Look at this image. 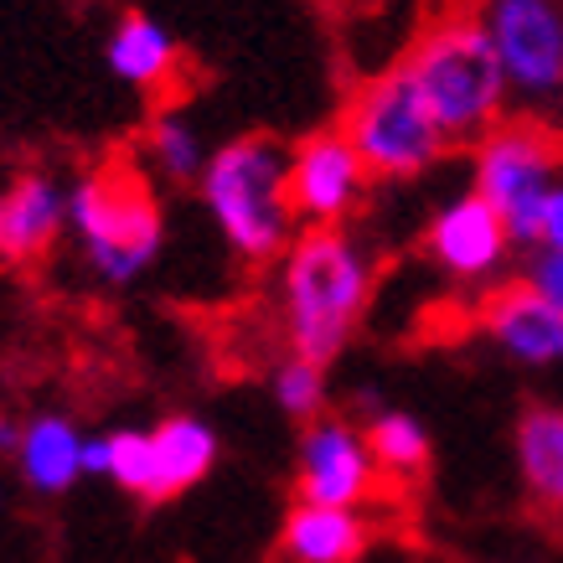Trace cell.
I'll return each instance as SVG.
<instances>
[{
  "mask_svg": "<svg viewBox=\"0 0 563 563\" xmlns=\"http://www.w3.org/2000/svg\"><path fill=\"white\" fill-rule=\"evenodd\" d=\"M336 130L352 140V151L373 181H419L450 155V140L434 130L404 68H388L357 84Z\"/></svg>",
  "mask_w": 563,
  "mask_h": 563,
  "instance_id": "5b68a950",
  "label": "cell"
},
{
  "mask_svg": "<svg viewBox=\"0 0 563 563\" xmlns=\"http://www.w3.org/2000/svg\"><path fill=\"white\" fill-rule=\"evenodd\" d=\"M373 187L342 130H316L290 151V202L300 228H346Z\"/></svg>",
  "mask_w": 563,
  "mask_h": 563,
  "instance_id": "9c48e42d",
  "label": "cell"
},
{
  "mask_svg": "<svg viewBox=\"0 0 563 563\" xmlns=\"http://www.w3.org/2000/svg\"><path fill=\"white\" fill-rule=\"evenodd\" d=\"M218 455H222V440L207 419H197V413H166L151 429V507L176 501L191 486H202L212 476Z\"/></svg>",
  "mask_w": 563,
  "mask_h": 563,
  "instance_id": "4fadbf2b",
  "label": "cell"
},
{
  "mask_svg": "<svg viewBox=\"0 0 563 563\" xmlns=\"http://www.w3.org/2000/svg\"><path fill=\"white\" fill-rule=\"evenodd\" d=\"M207 140L181 109H155L140 135V172L161 187H197L207 172Z\"/></svg>",
  "mask_w": 563,
  "mask_h": 563,
  "instance_id": "ac0fdd59",
  "label": "cell"
},
{
  "mask_svg": "<svg viewBox=\"0 0 563 563\" xmlns=\"http://www.w3.org/2000/svg\"><path fill=\"white\" fill-rule=\"evenodd\" d=\"M16 476L32 496H68L84 481V429L68 413H32L21 419Z\"/></svg>",
  "mask_w": 563,
  "mask_h": 563,
  "instance_id": "5bb4252c",
  "label": "cell"
},
{
  "mask_svg": "<svg viewBox=\"0 0 563 563\" xmlns=\"http://www.w3.org/2000/svg\"><path fill=\"white\" fill-rule=\"evenodd\" d=\"M0 501H5V492H0Z\"/></svg>",
  "mask_w": 563,
  "mask_h": 563,
  "instance_id": "cb8c5ba5",
  "label": "cell"
},
{
  "mask_svg": "<svg viewBox=\"0 0 563 563\" xmlns=\"http://www.w3.org/2000/svg\"><path fill=\"white\" fill-rule=\"evenodd\" d=\"M197 197L243 264L285 258V249L300 239L290 202V145H279L274 135H239L218 145L207 155Z\"/></svg>",
  "mask_w": 563,
  "mask_h": 563,
  "instance_id": "7a4b0ae2",
  "label": "cell"
},
{
  "mask_svg": "<svg viewBox=\"0 0 563 563\" xmlns=\"http://www.w3.org/2000/svg\"><path fill=\"white\" fill-rule=\"evenodd\" d=\"M373 543V532L362 522V512H342V507H310L295 501L279 528V559L285 563H357Z\"/></svg>",
  "mask_w": 563,
  "mask_h": 563,
  "instance_id": "e0dca14e",
  "label": "cell"
},
{
  "mask_svg": "<svg viewBox=\"0 0 563 563\" xmlns=\"http://www.w3.org/2000/svg\"><path fill=\"white\" fill-rule=\"evenodd\" d=\"M383 486L367 434L342 413H321L310 419L295 450V496L310 507H342L362 512V501H373Z\"/></svg>",
  "mask_w": 563,
  "mask_h": 563,
  "instance_id": "ba28073f",
  "label": "cell"
},
{
  "mask_svg": "<svg viewBox=\"0 0 563 563\" xmlns=\"http://www.w3.org/2000/svg\"><path fill=\"white\" fill-rule=\"evenodd\" d=\"M532 249H563V176L553 181L543 202V218H538V243Z\"/></svg>",
  "mask_w": 563,
  "mask_h": 563,
  "instance_id": "7402d4cb",
  "label": "cell"
},
{
  "mask_svg": "<svg viewBox=\"0 0 563 563\" xmlns=\"http://www.w3.org/2000/svg\"><path fill=\"white\" fill-rule=\"evenodd\" d=\"M367 450H373V461L383 476L393 481H413L429 471V429L419 413L409 409H377L367 419Z\"/></svg>",
  "mask_w": 563,
  "mask_h": 563,
  "instance_id": "d6986e66",
  "label": "cell"
},
{
  "mask_svg": "<svg viewBox=\"0 0 563 563\" xmlns=\"http://www.w3.org/2000/svg\"><path fill=\"white\" fill-rule=\"evenodd\" d=\"M476 321L492 336L496 352L522 362V367H553V362H563V306L532 295L522 279L486 295Z\"/></svg>",
  "mask_w": 563,
  "mask_h": 563,
  "instance_id": "8fae6325",
  "label": "cell"
},
{
  "mask_svg": "<svg viewBox=\"0 0 563 563\" xmlns=\"http://www.w3.org/2000/svg\"><path fill=\"white\" fill-rule=\"evenodd\" d=\"M522 285L532 295H543L553 306H563V249H532L522 264Z\"/></svg>",
  "mask_w": 563,
  "mask_h": 563,
  "instance_id": "44dd1931",
  "label": "cell"
},
{
  "mask_svg": "<svg viewBox=\"0 0 563 563\" xmlns=\"http://www.w3.org/2000/svg\"><path fill=\"white\" fill-rule=\"evenodd\" d=\"M476 21L512 99L528 109L563 103V0H481Z\"/></svg>",
  "mask_w": 563,
  "mask_h": 563,
  "instance_id": "52a82bcc",
  "label": "cell"
},
{
  "mask_svg": "<svg viewBox=\"0 0 563 563\" xmlns=\"http://www.w3.org/2000/svg\"><path fill=\"white\" fill-rule=\"evenodd\" d=\"M103 63L135 93H166L181 73V42L166 21L130 11V16L114 21V32L103 42Z\"/></svg>",
  "mask_w": 563,
  "mask_h": 563,
  "instance_id": "9a60e30c",
  "label": "cell"
},
{
  "mask_svg": "<svg viewBox=\"0 0 563 563\" xmlns=\"http://www.w3.org/2000/svg\"><path fill=\"white\" fill-rule=\"evenodd\" d=\"M512 455L532 512H543L548 522H563V404L522 409L512 434Z\"/></svg>",
  "mask_w": 563,
  "mask_h": 563,
  "instance_id": "2e32d148",
  "label": "cell"
},
{
  "mask_svg": "<svg viewBox=\"0 0 563 563\" xmlns=\"http://www.w3.org/2000/svg\"><path fill=\"white\" fill-rule=\"evenodd\" d=\"M16 444H21V424L16 419H0V455H16Z\"/></svg>",
  "mask_w": 563,
  "mask_h": 563,
  "instance_id": "603a6c76",
  "label": "cell"
},
{
  "mask_svg": "<svg viewBox=\"0 0 563 563\" xmlns=\"http://www.w3.org/2000/svg\"><path fill=\"white\" fill-rule=\"evenodd\" d=\"M68 233V187L52 172H21L0 187V264H36Z\"/></svg>",
  "mask_w": 563,
  "mask_h": 563,
  "instance_id": "7c38bea8",
  "label": "cell"
},
{
  "mask_svg": "<svg viewBox=\"0 0 563 563\" xmlns=\"http://www.w3.org/2000/svg\"><path fill=\"white\" fill-rule=\"evenodd\" d=\"M269 393L279 413L295 419V424H310L325 413V398H331V383H325V367L321 362H306V357H285L279 367L269 373Z\"/></svg>",
  "mask_w": 563,
  "mask_h": 563,
  "instance_id": "ffe728a7",
  "label": "cell"
},
{
  "mask_svg": "<svg viewBox=\"0 0 563 563\" xmlns=\"http://www.w3.org/2000/svg\"><path fill=\"white\" fill-rule=\"evenodd\" d=\"M398 68L413 84L434 130L450 140V151L492 135L512 99L476 16H440L434 26H424Z\"/></svg>",
  "mask_w": 563,
  "mask_h": 563,
  "instance_id": "3957f363",
  "label": "cell"
},
{
  "mask_svg": "<svg viewBox=\"0 0 563 563\" xmlns=\"http://www.w3.org/2000/svg\"><path fill=\"white\" fill-rule=\"evenodd\" d=\"M373 300V258L346 228H300L279 258V325L290 357L331 362L357 336Z\"/></svg>",
  "mask_w": 563,
  "mask_h": 563,
  "instance_id": "6da1fadb",
  "label": "cell"
},
{
  "mask_svg": "<svg viewBox=\"0 0 563 563\" xmlns=\"http://www.w3.org/2000/svg\"><path fill=\"white\" fill-rule=\"evenodd\" d=\"M559 140L548 135L543 124H496L492 135H481L471 145V191L496 207V218L507 222L517 249L538 243V218L553 181H559Z\"/></svg>",
  "mask_w": 563,
  "mask_h": 563,
  "instance_id": "8992f818",
  "label": "cell"
},
{
  "mask_svg": "<svg viewBox=\"0 0 563 563\" xmlns=\"http://www.w3.org/2000/svg\"><path fill=\"white\" fill-rule=\"evenodd\" d=\"M512 233L507 222L496 218V207L476 191H461L440 202V212L424 228V258L444 279H461V285H486L507 269L512 258Z\"/></svg>",
  "mask_w": 563,
  "mask_h": 563,
  "instance_id": "30bf717a",
  "label": "cell"
},
{
  "mask_svg": "<svg viewBox=\"0 0 563 563\" xmlns=\"http://www.w3.org/2000/svg\"><path fill=\"white\" fill-rule=\"evenodd\" d=\"M68 233L78 239L88 274L124 290L155 269L166 249V212L140 166H93L68 187Z\"/></svg>",
  "mask_w": 563,
  "mask_h": 563,
  "instance_id": "277c9868",
  "label": "cell"
}]
</instances>
